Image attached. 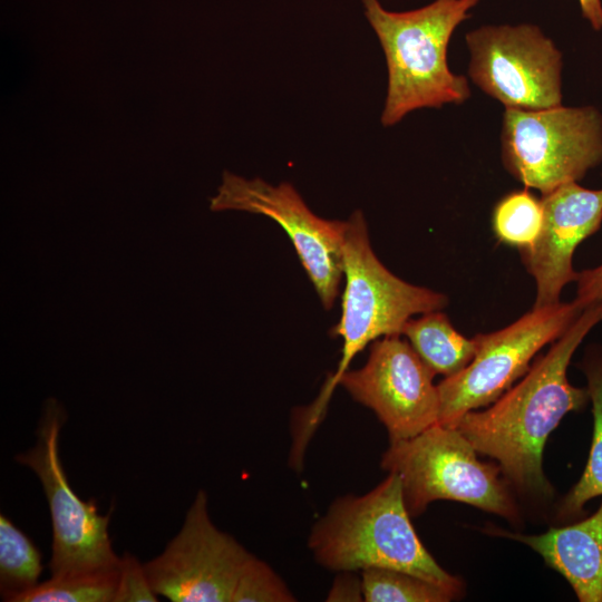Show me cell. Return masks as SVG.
Wrapping results in <instances>:
<instances>
[{"instance_id": "cell-1", "label": "cell", "mask_w": 602, "mask_h": 602, "mask_svg": "<svg viewBox=\"0 0 602 602\" xmlns=\"http://www.w3.org/2000/svg\"><path fill=\"white\" fill-rule=\"evenodd\" d=\"M601 321L602 301L590 303L517 385L489 408L470 410L455 425L477 453L497 460L507 482L523 493L548 496L553 491L543 470L544 446L567 412L590 401L588 388L572 386L566 370L576 348Z\"/></svg>"}, {"instance_id": "cell-2", "label": "cell", "mask_w": 602, "mask_h": 602, "mask_svg": "<svg viewBox=\"0 0 602 602\" xmlns=\"http://www.w3.org/2000/svg\"><path fill=\"white\" fill-rule=\"evenodd\" d=\"M308 547L317 563L330 571L394 569L458 594L463 590L462 581L440 567L419 540L395 473L362 496L333 501L312 526Z\"/></svg>"}, {"instance_id": "cell-3", "label": "cell", "mask_w": 602, "mask_h": 602, "mask_svg": "<svg viewBox=\"0 0 602 602\" xmlns=\"http://www.w3.org/2000/svg\"><path fill=\"white\" fill-rule=\"evenodd\" d=\"M479 0H435L409 11H389L362 0L365 16L386 57L388 87L381 124L392 126L420 108L463 104L470 96L465 76L454 74L447 48L456 28Z\"/></svg>"}, {"instance_id": "cell-4", "label": "cell", "mask_w": 602, "mask_h": 602, "mask_svg": "<svg viewBox=\"0 0 602 602\" xmlns=\"http://www.w3.org/2000/svg\"><path fill=\"white\" fill-rule=\"evenodd\" d=\"M343 275L341 317L333 327L334 334L343 341L342 356L336 372L329 376L317 400L303 410L294 427L303 441H309L322 420L333 388L358 352L381 337L400 336L414 315L438 311L447 304L444 294L399 279L379 261L360 211L347 220Z\"/></svg>"}, {"instance_id": "cell-5", "label": "cell", "mask_w": 602, "mask_h": 602, "mask_svg": "<svg viewBox=\"0 0 602 602\" xmlns=\"http://www.w3.org/2000/svg\"><path fill=\"white\" fill-rule=\"evenodd\" d=\"M476 454L456 427L435 424L412 438L391 441L380 466L399 475L410 517L434 501L448 499L517 522L518 509L501 467L480 462Z\"/></svg>"}, {"instance_id": "cell-6", "label": "cell", "mask_w": 602, "mask_h": 602, "mask_svg": "<svg viewBox=\"0 0 602 602\" xmlns=\"http://www.w3.org/2000/svg\"><path fill=\"white\" fill-rule=\"evenodd\" d=\"M502 157L516 179L543 195L577 183L602 162V115L592 106L506 109Z\"/></svg>"}, {"instance_id": "cell-7", "label": "cell", "mask_w": 602, "mask_h": 602, "mask_svg": "<svg viewBox=\"0 0 602 602\" xmlns=\"http://www.w3.org/2000/svg\"><path fill=\"white\" fill-rule=\"evenodd\" d=\"M66 420L62 405L55 398L47 399L35 445L14 456L17 463L36 474L47 498L52 526L51 575L116 567L120 557L108 532L110 513L98 514L96 501L81 499L68 482L59 452Z\"/></svg>"}, {"instance_id": "cell-8", "label": "cell", "mask_w": 602, "mask_h": 602, "mask_svg": "<svg viewBox=\"0 0 602 602\" xmlns=\"http://www.w3.org/2000/svg\"><path fill=\"white\" fill-rule=\"evenodd\" d=\"M588 305L575 298L533 308L504 329L474 337L477 348L472 361L437 385V424L455 427L464 414L497 400L528 371L533 357L557 340Z\"/></svg>"}, {"instance_id": "cell-9", "label": "cell", "mask_w": 602, "mask_h": 602, "mask_svg": "<svg viewBox=\"0 0 602 602\" xmlns=\"http://www.w3.org/2000/svg\"><path fill=\"white\" fill-rule=\"evenodd\" d=\"M468 75L506 109L562 105V54L535 25H487L466 35Z\"/></svg>"}, {"instance_id": "cell-10", "label": "cell", "mask_w": 602, "mask_h": 602, "mask_svg": "<svg viewBox=\"0 0 602 602\" xmlns=\"http://www.w3.org/2000/svg\"><path fill=\"white\" fill-rule=\"evenodd\" d=\"M252 556L215 526L200 489L177 534L144 566L153 590L172 602H232Z\"/></svg>"}, {"instance_id": "cell-11", "label": "cell", "mask_w": 602, "mask_h": 602, "mask_svg": "<svg viewBox=\"0 0 602 602\" xmlns=\"http://www.w3.org/2000/svg\"><path fill=\"white\" fill-rule=\"evenodd\" d=\"M210 207L261 214L276 222L290 237L323 307L333 305L343 275L347 220L315 215L290 183L272 185L230 172H224Z\"/></svg>"}, {"instance_id": "cell-12", "label": "cell", "mask_w": 602, "mask_h": 602, "mask_svg": "<svg viewBox=\"0 0 602 602\" xmlns=\"http://www.w3.org/2000/svg\"><path fill=\"white\" fill-rule=\"evenodd\" d=\"M434 376L410 343L387 336L373 341L365 366L344 371L338 385L377 415L391 443L412 438L438 423Z\"/></svg>"}, {"instance_id": "cell-13", "label": "cell", "mask_w": 602, "mask_h": 602, "mask_svg": "<svg viewBox=\"0 0 602 602\" xmlns=\"http://www.w3.org/2000/svg\"><path fill=\"white\" fill-rule=\"evenodd\" d=\"M544 221L536 242L522 256L536 282L534 308L560 302L562 289L576 281L572 258L577 245L602 223V190H588L576 182L543 195Z\"/></svg>"}, {"instance_id": "cell-14", "label": "cell", "mask_w": 602, "mask_h": 602, "mask_svg": "<svg viewBox=\"0 0 602 602\" xmlns=\"http://www.w3.org/2000/svg\"><path fill=\"white\" fill-rule=\"evenodd\" d=\"M494 533L537 552L569 582L580 602H602V503L591 516L569 526L551 527L543 534Z\"/></svg>"}, {"instance_id": "cell-15", "label": "cell", "mask_w": 602, "mask_h": 602, "mask_svg": "<svg viewBox=\"0 0 602 602\" xmlns=\"http://www.w3.org/2000/svg\"><path fill=\"white\" fill-rule=\"evenodd\" d=\"M435 375L453 376L474 358L477 343L456 331L440 310L409 319L401 331Z\"/></svg>"}, {"instance_id": "cell-16", "label": "cell", "mask_w": 602, "mask_h": 602, "mask_svg": "<svg viewBox=\"0 0 602 602\" xmlns=\"http://www.w3.org/2000/svg\"><path fill=\"white\" fill-rule=\"evenodd\" d=\"M582 369L588 380L592 402L593 436L586 466L577 483L564 496L559 516L573 518L583 512L584 505L602 495V349L592 348L586 353Z\"/></svg>"}, {"instance_id": "cell-17", "label": "cell", "mask_w": 602, "mask_h": 602, "mask_svg": "<svg viewBox=\"0 0 602 602\" xmlns=\"http://www.w3.org/2000/svg\"><path fill=\"white\" fill-rule=\"evenodd\" d=\"M41 553L7 516L0 515V593L6 602L36 588L42 573Z\"/></svg>"}, {"instance_id": "cell-18", "label": "cell", "mask_w": 602, "mask_h": 602, "mask_svg": "<svg viewBox=\"0 0 602 602\" xmlns=\"http://www.w3.org/2000/svg\"><path fill=\"white\" fill-rule=\"evenodd\" d=\"M118 566L65 575H51L18 602H114Z\"/></svg>"}, {"instance_id": "cell-19", "label": "cell", "mask_w": 602, "mask_h": 602, "mask_svg": "<svg viewBox=\"0 0 602 602\" xmlns=\"http://www.w3.org/2000/svg\"><path fill=\"white\" fill-rule=\"evenodd\" d=\"M363 601L448 602L458 593L414 574L383 567L361 571Z\"/></svg>"}, {"instance_id": "cell-20", "label": "cell", "mask_w": 602, "mask_h": 602, "mask_svg": "<svg viewBox=\"0 0 602 602\" xmlns=\"http://www.w3.org/2000/svg\"><path fill=\"white\" fill-rule=\"evenodd\" d=\"M544 221L542 200L527 190L514 191L498 201L492 217L496 237L521 251L538 239Z\"/></svg>"}, {"instance_id": "cell-21", "label": "cell", "mask_w": 602, "mask_h": 602, "mask_svg": "<svg viewBox=\"0 0 602 602\" xmlns=\"http://www.w3.org/2000/svg\"><path fill=\"white\" fill-rule=\"evenodd\" d=\"M295 596L279 574L254 554L241 574L232 602H293Z\"/></svg>"}, {"instance_id": "cell-22", "label": "cell", "mask_w": 602, "mask_h": 602, "mask_svg": "<svg viewBox=\"0 0 602 602\" xmlns=\"http://www.w3.org/2000/svg\"><path fill=\"white\" fill-rule=\"evenodd\" d=\"M158 594L153 590L144 563L126 552L119 557L118 583L114 602H156Z\"/></svg>"}, {"instance_id": "cell-23", "label": "cell", "mask_w": 602, "mask_h": 602, "mask_svg": "<svg viewBox=\"0 0 602 602\" xmlns=\"http://www.w3.org/2000/svg\"><path fill=\"white\" fill-rule=\"evenodd\" d=\"M576 299L585 304L602 301V264L579 273Z\"/></svg>"}, {"instance_id": "cell-24", "label": "cell", "mask_w": 602, "mask_h": 602, "mask_svg": "<svg viewBox=\"0 0 602 602\" xmlns=\"http://www.w3.org/2000/svg\"><path fill=\"white\" fill-rule=\"evenodd\" d=\"M328 601H361L363 600L361 580L343 574L334 581L328 595Z\"/></svg>"}, {"instance_id": "cell-25", "label": "cell", "mask_w": 602, "mask_h": 602, "mask_svg": "<svg viewBox=\"0 0 602 602\" xmlns=\"http://www.w3.org/2000/svg\"><path fill=\"white\" fill-rule=\"evenodd\" d=\"M582 16L590 22L596 31L602 29V1L601 0H577Z\"/></svg>"}]
</instances>
